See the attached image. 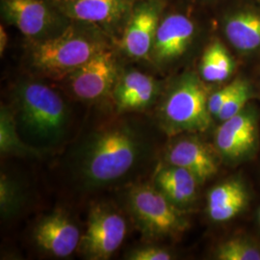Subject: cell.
I'll return each instance as SVG.
<instances>
[{
    "label": "cell",
    "instance_id": "obj_1",
    "mask_svg": "<svg viewBox=\"0 0 260 260\" xmlns=\"http://www.w3.org/2000/svg\"><path fill=\"white\" fill-rule=\"evenodd\" d=\"M138 155V139L127 126L103 130L84 151L82 175L93 185L111 182L126 174Z\"/></svg>",
    "mask_w": 260,
    "mask_h": 260
},
{
    "label": "cell",
    "instance_id": "obj_2",
    "mask_svg": "<svg viewBox=\"0 0 260 260\" xmlns=\"http://www.w3.org/2000/svg\"><path fill=\"white\" fill-rule=\"evenodd\" d=\"M105 48L103 39L88 29L70 26L32 48V65L48 74L73 73Z\"/></svg>",
    "mask_w": 260,
    "mask_h": 260
},
{
    "label": "cell",
    "instance_id": "obj_3",
    "mask_svg": "<svg viewBox=\"0 0 260 260\" xmlns=\"http://www.w3.org/2000/svg\"><path fill=\"white\" fill-rule=\"evenodd\" d=\"M20 120L28 132L43 141H55L64 133L67 109L62 98L46 84L24 82L17 91Z\"/></svg>",
    "mask_w": 260,
    "mask_h": 260
},
{
    "label": "cell",
    "instance_id": "obj_4",
    "mask_svg": "<svg viewBox=\"0 0 260 260\" xmlns=\"http://www.w3.org/2000/svg\"><path fill=\"white\" fill-rule=\"evenodd\" d=\"M207 91L195 75L183 77L168 95L162 107V119L168 131L204 132L211 124Z\"/></svg>",
    "mask_w": 260,
    "mask_h": 260
},
{
    "label": "cell",
    "instance_id": "obj_5",
    "mask_svg": "<svg viewBox=\"0 0 260 260\" xmlns=\"http://www.w3.org/2000/svg\"><path fill=\"white\" fill-rule=\"evenodd\" d=\"M173 204L151 186H134L130 191V208L149 234H170L182 229L181 216Z\"/></svg>",
    "mask_w": 260,
    "mask_h": 260
},
{
    "label": "cell",
    "instance_id": "obj_6",
    "mask_svg": "<svg viewBox=\"0 0 260 260\" xmlns=\"http://www.w3.org/2000/svg\"><path fill=\"white\" fill-rule=\"evenodd\" d=\"M126 234L123 217L108 208L98 206L89 216L82 248L92 259H107L117 251Z\"/></svg>",
    "mask_w": 260,
    "mask_h": 260
},
{
    "label": "cell",
    "instance_id": "obj_7",
    "mask_svg": "<svg viewBox=\"0 0 260 260\" xmlns=\"http://www.w3.org/2000/svg\"><path fill=\"white\" fill-rule=\"evenodd\" d=\"M163 10L161 0H146L130 14L121 47L130 57L142 59L151 52Z\"/></svg>",
    "mask_w": 260,
    "mask_h": 260
},
{
    "label": "cell",
    "instance_id": "obj_8",
    "mask_svg": "<svg viewBox=\"0 0 260 260\" xmlns=\"http://www.w3.org/2000/svg\"><path fill=\"white\" fill-rule=\"evenodd\" d=\"M73 92L79 99L92 101L107 93L117 75L113 52L103 49L70 74Z\"/></svg>",
    "mask_w": 260,
    "mask_h": 260
},
{
    "label": "cell",
    "instance_id": "obj_9",
    "mask_svg": "<svg viewBox=\"0 0 260 260\" xmlns=\"http://www.w3.org/2000/svg\"><path fill=\"white\" fill-rule=\"evenodd\" d=\"M4 19L28 38H43L59 24L58 15L45 0H1Z\"/></svg>",
    "mask_w": 260,
    "mask_h": 260
},
{
    "label": "cell",
    "instance_id": "obj_10",
    "mask_svg": "<svg viewBox=\"0 0 260 260\" xmlns=\"http://www.w3.org/2000/svg\"><path fill=\"white\" fill-rule=\"evenodd\" d=\"M34 237L39 247L59 257L71 255L80 242L79 230L61 212L51 214L38 223Z\"/></svg>",
    "mask_w": 260,
    "mask_h": 260
},
{
    "label": "cell",
    "instance_id": "obj_11",
    "mask_svg": "<svg viewBox=\"0 0 260 260\" xmlns=\"http://www.w3.org/2000/svg\"><path fill=\"white\" fill-rule=\"evenodd\" d=\"M195 34L194 23L184 15L174 14L163 19L154 38L152 55L157 62L172 61L182 55Z\"/></svg>",
    "mask_w": 260,
    "mask_h": 260
},
{
    "label": "cell",
    "instance_id": "obj_12",
    "mask_svg": "<svg viewBox=\"0 0 260 260\" xmlns=\"http://www.w3.org/2000/svg\"><path fill=\"white\" fill-rule=\"evenodd\" d=\"M216 146L229 158H238L253 149L256 141V121L250 112L242 111L223 121L216 131Z\"/></svg>",
    "mask_w": 260,
    "mask_h": 260
},
{
    "label": "cell",
    "instance_id": "obj_13",
    "mask_svg": "<svg viewBox=\"0 0 260 260\" xmlns=\"http://www.w3.org/2000/svg\"><path fill=\"white\" fill-rule=\"evenodd\" d=\"M59 9L68 18L88 23L113 25L130 13L129 0H60Z\"/></svg>",
    "mask_w": 260,
    "mask_h": 260
},
{
    "label": "cell",
    "instance_id": "obj_14",
    "mask_svg": "<svg viewBox=\"0 0 260 260\" xmlns=\"http://www.w3.org/2000/svg\"><path fill=\"white\" fill-rule=\"evenodd\" d=\"M168 160L172 166L183 168L192 173L201 182L218 171L210 150L199 140L192 138L179 140L174 144L169 149Z\"/></svg>",
    "mask_w": 260,
    "mask_h": 260
},
{
    "label": "cell",
    "instance_id": "obj_15",
    "mask_svg": "<svg viewBox=\"0 0 260 260\" xmlns=\"http://www.w3.org/2000/svg\"><path fill=\"white\" fill-rule=\"evenodd\" d=\"M157 90L154 79L133 71L121 77L115 90V100L119 111L144 108L153 100Z\"/></svg>",
    "mask_w": 260,
    "mask_h": 260
},
{
    "label": "cell",
    "instance_id": "obj_16",
    "mask_svg": "<svg viewBox=\"0 0 260 260\" xmlns=\"http://www.w3.org/2000/svg\"><path fill=\"white\" fill-rule=\"evenodd\" d=\"M247 201L246 189L240 181H225L209 192L208 213L213 221L225 222L240 213Z\"/></svg>",
    "mask_w": 260,
    "mask_h": 260
},
{
    "label": "cell",
    "instance_id": "obj_17",
    "mask_svg": "<svg viewBox=\"0 0 260 260\" xmlns=\"http://www.w3.org/2000/svg\"><path fill=\"white\" fill-rule=\"evenodd\" d=\"M198 179L183 168L172 166L158 173L156 184L168 199L177 205L191 202L196 194Z\"/></svg>",
    "mask_w": 260,
    "mask_h": 260
},
{
    "label": "cell",
    "instance_id": "obj_18",
    "mask_svg": "<svg viewBox=\"0 0 260 260\" xmlns=\"http://www.w3.org/2000/svg\"><path fill=\"white\" fill-rule=\"evenodd\" d=\"M225 35L233 47L241 51H252L260 47V15L242 12L225 23Z\"/></svg>",
    "mask_w": 260,
    "mask_h": 260
},
{
    "label": "cell",
    "instance_id": "obj_19",
    "mask_svg": "<svg viewBox=\"0 0 260 260\" xmlns=\"http://www.w3.org/2000/svg\"><path fill=\"white\" fill-rule=\"evenodd\" d=\"M233 58L222 43L214 42L205 49L201 61V75L207 82H222L233 74Z\"/></svg>",
    "mask_w": 260,
    "mask_h": 260
},
{
    "label": "cell",
    "instance_id": "obj_20",
    "mask_svg": "<svg viewBox=\"0 0 260 260\" xmlns=\"http://www.w3.org/2000/svg\"><path fill=\"white\" fill-rule=\"evenodd\" d=\"M0 149L2 152H28L25 147L17 136L13 116L6 108L1 109L0 119Z\"/></svg>",
    "mask_w": 260,
    "mask_h": 260
},
{
    "label": "cell",
    "instance_id": "obj_21",
    "mask_svg": "<svg viewBox=\"0 0 260 260\" xmlns=\"http://www.w3.org/2000/svg\"><path fill=\"white\" fill-rule=\"evenodd\" d=\"M221 260H260V251L250 243L233 239L223 243L217 251Z\"/></svg>",
    "mask_w": 260,
    "mask_h": 260
},
{
    "label": "cell",
    "instance_id": "obj_22",
    "mask_svg": "<svg viewBox=\"0 0 260 260\" xmlns=\"http://www.w3.org/2000/svg\"><path fill=\"white\" fill-rule=\"evenodd\" d=\"M251 89L247 81L242 80L237 90L234 92L231 99L223 105V108L217 118L220 121H226L233 116L239 114L244 110L245 105L251 99Z\"/></svg>",
    "mask_w": 260,
    "mask_h": 260
},
{
    "label": "cell",
    "instance_id": "obj_23",
    "mask_svg": "<svg viewBox=\"0 0 260 260\" xmlns=\"http://www.w3.org/2000/svg\"><path fill=\"white\" fill-rule=\"evenodd\" d=\"M242 79H236L232 83L226 85L221 90L217 91L216 93H212L208 99V109L211 115L218 116L219 113L222 110L223 105L231 99L234 92L237 90L239 85L241 83Z\"/></svg>",
    "mask_w": 260,
    "mask_h": 260
},
{
    "label": "cell",
    "instance_id": "obj_24",
    "mask_svg": "<svg viewBox=\"0 0 260 260\" xmlns=\"http://www.w3.org/2000/svg\"><path fill=\"white\" fill-rule=\"evenodd\" d=\"M132 260H170V252L157 247H145L132 251L128 256Z\"/></svg>",
    "mask_w": 260,
    "mask_h": 260
},
{
    "label": "cell",
    "instance_id": "obj_25",
    "mask_svg": "<svg viewBox=\"0 0 260 260\" xmlns=\"http://www.w3.org/2000/svg\"><path fill=\"white\" fill-rule=\"evenodd\" d=\"M12 184L7 181L6 177L1 178V209L2 211H8L15 205L16 191L12 189Z\"/></svg>",
    "mask_w": 260,
    "mask_h": 260
},
{
    "label": "cell",
    "instance_id": "obj_26",
    "mask_svg": "<svg viewBox=\"0 0 260 260\" xmlns=\"http://www.w3.org/2000/svg\"><path fill=\"white\" fill-rule=\"evenodd\" d=\"M7 42H8L7 34H6V32H5L3 26H1V28H0V52H1V55L3 54V51H4L5 48H6Z\"/></svg>",
    "mask_w": 260,
    "mask_h": 260
},
{
    "label": "cell",
    "instance_id": "obj_27",
    "mask_svg": "<svg viewBox=\"0 0 260 260\" xmlns=\"http://www.w3.org/2000/svg\"><path fill=\"white\" fill-rule=\"evenodd\" d=\"M258 220H259V222H260V210H259V213H258Z\"/></svg>",
    "mask_w": 260,
    "mask_h": 260
}]
</instances>
